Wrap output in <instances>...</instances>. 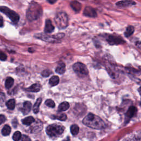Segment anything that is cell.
Returning <instances> with one entry per match:
<instances>
[{
    "mask_svg": "<svg viewBox=\"0 0 141 141\" xmlns=\"http://www.w3.org/2000/svg\"><path fill=\"white\" fill-rule=\"evenodd\" d=\"M21 140H30V139L27 136H23V137H22Z\"/></svg>",
    "mask_w": 141,
    "mask_h": 141,
    "instance_id": "35",
    "label": "cell"
},
{
    "mask_svg": "<svg viewBox=\"0 0 141 141\" xmlns=\"http://www.w3.org/2000/svg\"><path fill=\"white\" fill-rule=\"evenodd\" d=\"M43 13V8L37 2H31L27 11V18L30 22L38 20Z\"/></svg>",
    "mask_w": 141,
    "mask_h": 141,
    "instance_id": "2",
    "label": "cell"
},
{
    "mask_svg": "<svg viewBox=\"0 0 141 141\" xmlns=\"http://www.w3.org/2000/svg\"><path fill=\"white\" fill-rule=\"evenodd\" d=\"M14 79L11 77H8L6 80L5 82V86L7 89L11 88L12 85H13Z\"/></svg>",
    "mask_w": 141,
    "mask_h": 141,
    "instance_id": "23",
    "label": "cell"
},
{
    "mask_svg": "<svg viewBox=\"0 0 141 141\" xmlns=\"http://www.w3.org/2000/svg\"><path fill=\"white\" fill-rule=\"evenodd\" d=\"M66 66L63 62L60 63L56 68V72L59 75H62L65 72Z\"/></svg>",
    "mask_w": 141,
    "mask_h": 141,
    "instance_id": "16",
    "label": "cell"
},
{
    "mask_svg": "<svg viewBox=\"0 0 141 141\" xmlns=\"http://www.w3.org/2000/svg\"><path fill=\"white\" fill-rule=\"evenodd\" d=\"M64 127L59 124L50 125L46 128V133L51 137H57L61 135L64 131Z\"/></svg>",
    "mask_w": 141,
    "mask_h": 141,
    "instance_id": "3",
    "label": "cell"
},
{
    "mask_svg": "<svg viewBox=\"0 0 141 141\" xmlns=\"http://www.w3.org/2000/svg\"><path fill=\"white\" fill-rule=\"evenodd\" d=\"M107 41L111 45H117L124 43V41L120 37L112 35H109L107 37Z\"/></svg>",
    "mask_w": 141,
    "mask_h": 141,
    "instance_id": "8",
    "label": "cell"
},
{
    "mask_svg": "<svg viewBox=\"0 0 141 141\" xmlns=\"http://www.w3.org/2000/svg\"><path fill=\"white\" fill-rule=\"evenodd\" d=\"M46 1L50 4H54L57 2V0H46Z\"/></svg>",
    "mask_w": 141,
    "mask_h": 141,
    "instance_id": "36",
    "label": "cell"
},
{
    "mask_svg": "<svg viewBox=\"0 0 141 141\" xmlns=\"http://www.w3.org/2000/svg\"><path fill=\"white\" fill-rule=\"evenodd\" d=\"M6 117L4 115H0V125L4 124L6 121Z\"/></svg>",
    "mask_w": 141,
    "mask_h": 141,
    "instance_id": "33",
    "label": "cell"
},
{
    "mask_svg": "<svg viewBox=\"0 0 141 141\" xmlns=\"http://www.w3.org/2000/svg\"><path fill=\"white\" fill-rule=\"evenodd\" d=\"M34 121H35L34 118L32 116L27 117L22 120V123H23L24 125H28V126L30 125L33 124Z\"/></svg>",
    "mask_w": 141,
    "mask_h": 141,
    "instance_id": "20",
    "label": "cell"
},
{
    "mask_svg": "<svg viewBox=\"0 0 141 141\" xmlns=\"http://www.w3.org/2000/svg\"><path fill=\"white\" fill-rule=\"evenodd\" d=\"M55 22L56 26L59 29L66 28L68 24V18L65 12H61L57 13L55 17Z\"/></svg>",
    "mask_w": 141,
    "mask_h": 141,
    "instance_id": "4",
    "label": "cell"
},
{
    "mask_svg": "<svg viewBox=\"0 0 141 141\" xmlns=\"http://www.w3.org/2000/svg\"><path fill=\"white\" fill-rule=\"evenodd\" d=\"M79 128L77 125H73L70 126V132L73 136H76L79 133Z\"/></svg>",
    "mask_w": 141,
    "mask_h": 141,
    "instance_id": "25",
    "label": "cell"
},
{
    "mask_svg": "<svg viewBox=\"0 0 141 141\" xmlns=\"http://www.w3.org/2000/svg\"><path fill=\"white\" fill-rule=\"evenodd\" d=\"M127 71L132 73V74H137V75H140L141 73V70H138L136 69H134L132 67H128L127 68Z\"/></svg>",
    "mask_w": 141,
    "mask_h": 141,
    "instance_id": "26",
    "label": "cell"
},
{
    "mask_svg": "<svg viewBox=\"0 0 141 141\" xmlns=\"http://www.w3.org/2000/svg\"><path fill=\"white\" fill-rule=\"evenodd\" d=\"M11 131V129L10 126L6 125H5L4 127V128H3V129L2 130V134L5 136H8L9 134H10Z\"/></svg>",
    "mask_w": 141,
    "mask_h": 141,
    "instance_id": "24",
    "label": "cell"
},
{
    "mask_svg": "<svg viewBox=\"0 0 141 141\" xmlns=\"http://www.w3.org/2000/svg\"><path fill=\"white\" fill-rule=\"evenodd\" d=\"M41 101H42V99H41V98H38L37 100V101L35 102V104L34 105L33 111H34V113L35 114H37V113H39L40 105L41 104Z\"/></svg>",
    "mask_w": 141,
    "mask_h": 141,
    "instance_id": "18",
    "label": "cell"
},
{
    "mask_svg": "<svg viewBox=\"0 0 141 141\" xmlns=\"http://www.w3.org/2000/svg\"><path fill=\"white\" fill-rule=\"evenodd\" d=\"M41 86L39 83H35L26 89V91L30 92H38L40 91Z\"/></svg>",
    "mask_w": 141,
    "mask_h": 141,
    "instance_id": "15",
    "label": "cell"
},
{
    "mask_svg": "<svg viewBox=\"0 0 141 141\" xmlns=\"http://www.w3.org/2000/svg\"><path fill=\"white\" fill-rule=\"evenodd\" d=\"M59 81L60 79L59 77L56 76H54L50 79L49 84L51 86H54L58 84Z\"/></svg>",
    "mask_w": 141,
    "mask_h": 141,
    "instance_id": "17",
    "label": "cell"
},
{
    "mask_svg": "<svg viewBox=\"0 0 141 141\" xmlns=\"http://www.w3.org/2000/svg\"><path fill=\"white\" fill-rule=\"evenodd\" d=\"M21 138H22V134L20 131H17V132H15L14 133L13 136V139L15 141L21 140Z\"/></svg>",
    "mask_w": 141,
    "mask_h": 141,
    "instance_id": "27",
    "label": "cell"
},
{
    "mask_svg": "<svg viewBox=\"0 0 141 141\" xmlns=\"http://www.w3.org/2000/svg\"><path fill=\"white\" fill-rule=\"evenodd\" d=\"M83 14L86 17H91V18H95L97 17V13L95 9L90 6H86L84 8Z\"/></svg>",
    "mask_w": 141,
    "mask_h": 141,
    "instance_id": "9",
    "label": "cell"
},
{
    "mask_svg": "<svg viewBox=\"0 0 141 141\" xmlns=\"http://www.w3.org/2000/svg\"><path fill=\"white\" fill-rule=\"evenodd\" d=\"M7 59V56L3 52H0V60L5 61Z\"/></svg>",
    "mask_w": 141,
    "mask_h": 141,
    "instance_id": "32",
    "label": "cell"
},
{
    "mask_svg": "<svg viewBox=\"0 0 141 141\" xmlns=\"http://www.w3.org/2000/svg\"><path fill=\"white\" fill-rule=\"evenodd\" d=\"M6 106L9 110H13L15 106V101L14 99H9L6 102Z\"/></svg>",
    "mask_w": 141,
    "mask_h": 141,
    "instance_id": "22",
    "label": "cell"
},
{
    "mask_svg": "<svg viewBox=\"0 0 141 141\" xmlns=\"http://www.w3.org/2000/svg\"><path fill=\"white\" fill-rule=\"evenodd\" d=\"M54 118L61 121H65L67 119V115L65 114H61L57 116H55Z\"/></svg>",
    "mask_w": 141,
    "mask_h": 141,
    "instance_id": "28",
    "label": "cell"
},
{
    "mask_svg": "<svg viewBox=\"0 0 141 141\" xmlns=\"http://www.w3.org/2000/svg\"><path fill=\"white\" fill-rule=\"evenodd\" d=\"M138 92H139V94H140V95L141 96V86L140 87H139V88H138Z\"/></svg>",
    "mask_w": 141,
    "mask_h": 141,
    "instance_id": "38",
    "label": "cell"
},
{
    "mask_svg": "<svg viewBox=\"0 0 141 141\" xmlns=\"http://www.w3.org/2000/svg\"><path fill=\"white\" fill-rule=\"evenodd\" d=\"M45 104L48 107L52 108L55 107V102H54V101L52 100H51V99H47V100H46L45 101Z\"/></svg>",
    "mask_w": 141,
    "mask_h": 141,
    "instance_id": "30",
    "label": "cell"
},
{
    "mask_svg": "<svg viewBox=\"0 0 141 141\" xmlns=\"http://www.w3.org/2000/svg\"><path fill=\"white\" fill-rule=\"evenodd\" d=\"M136 5V2L132 0H122L116 2V6L119 8H127Z\"/></svg>",
    "mask_w": 141,
    "mask_h": 141,
    "instance_id": "7",
    "label": "cell"
},
{
    "mask_svg": "<svg viewBox=\"0 0 141 141\" xmlns=\"http://www.w3.org/2000/svg\"><path fill=\"white\" fill-rule=\"evenodd\" d=\"M137 111V108L134 106H132L129 108L125 115V123L129 122L131 118L136 115Z\"/></svg>",
    "mask_w": 141,
    "mask_h": 141,
    "instance_id": "10",
    "label": "cell"
},
{
    "mask_svg": "<svg viewBox=\"0 0 141 141\" xmlns=\"http://www.w3.org/2000/svg\"><path fill=\"white\" fill-rule=\"evenodd\" d=\"M134 31V28L132 26V25H129V27H127L126 31H125V36L126 37H130L132 35Z\"/></svg>",
    "mask_w": 141,
    "mask_h": 141,
    "instance_id": "19",
    "label": "cell"
},
{
    "mask_svg": "<svg viewBox=\"0 0 141 141\" xmlns=\"http://www.w3.org/2000/svg\"><path fill=\"white\" fill-rule=\"evenodd\" d=\"M36 37L37 38H39V39H40L43 40L44 41H49V42H52V40H55V37H51L49 36V35H46L45 34H39L38 35H36Z\"/></svg>",
    "mask_w": 141,
    "mask_h": 141,
    "instance_id": "12",
    "label": "cell"
},
{
    "mask_svg": "<svg viewBox=\"0 0 141 141\" xmlns=\"http://www.w3.org/2000/svg\"><path fill=\"white\" fill-rule=\"evenodd\" d=\"M83 123L86 126L95 130H102L106 128L105 122L100 117L92 113L86 115L83 120Z\"/></svg>",
    "mask_w": 141,
    "mask_h": 141,
    "instance_id": "1",
    "label": "cell"
},
{
    "mask_svg": "<svg viewBox=\"0 0 141 141\" xmlns=\"http://www.w3.org/2000/svg\"><path fill=\"white\" fill-rule=\"evenodd\" d=\"M69 107V105L68 104V102L65 101L60 104L58 108V110L59 111H66L67 109H68Z\"/></svg>",
    "mask_w": 141,
    "mask_h": 141,
    "instance_id": "21",
    "label": "cell"
},
{
    "mask_svg": "<svg viewBox=\"0 0 141 141\" xmlns=\"http://www.w3.org/2000/svg\"><path fill=\"white\" fill-rule=\"evenodd\" d=\"M6 100V97L4 93H0V107H2L4 105Z\"/></svg>",
    "mask_w": 141,
    "mask_h": 141,
    "instance_id": "29",
    "label": "cell"
},
{
    "mask_svg": "<svg viewBox=\"0 0 141 141\" xmlns=\"http://www.w3.org/2000/svg\"><path fill=\"white\" fill-rule=\"evenodd\" d=\"M31 103L30 101H25L23 104V107L22 109V111L24 115H27L29 113L31 108Z\"/></svg>",
    "mask_w": 141,
    "mask_h": 141,
    "instance_id": "14",
    "label": "cell"
},
{
    "mask_svg": "<svg viewBox=\"0 0 141 141\" xmlns=\"http://www.w3.org/2000/svg\"><path fill=\"white\" fill-rule=\"evenodd\" d=\"M55 29V27L53 25L52 22L50 20H47L45 22V26L44 31L46 33H50Z\"/></svg>",
    "mask_w": 141,
    "mask_h": 141,
    "instance_id": "11",
    "label": "cell"
},
{
    "mask_svg": "<svg viewBox=\"0 0 141 141\" xmlns=\"http://www.w3.org/2000/svg\"><path fill=\"white\" fill-rule=\"evenodd\" d=\"M51 73L52 72L49 69H45L41 73V75H42L44 77H49Z\"/></svg>",
    "mask_w": 141,
    "mask_h": 141,
    "instance_id": "31",
    "label": "cell"
},
{
    "mask_svg": "<svg viewBox=\"0 0 141 141\" xmlns=\"http://www.w3.org/2000/svg\"><path fill=\"white\" fill-rule=\"evenodd\" d=\"M73 69L74 71L79 76L83 77L88 75V69L84 64L81 62L75 63L73 66Z\"/></svg>",
    "mask_w": 141,
    "mask_h": 141,
    "instance_id": "6",
    "label": "cell"
},
{
    "mask_svg": "<svg viewBox=\"0 0 141 141\" xmlns=\"http://www.w3.org/2000/svg\"><path fill=\"white\" fill-rule=\"evenodd\" d=\"M134 139L137 140H141V133L138 134L136 136L134 137Z\"/></svg>",
    "mask_w": 141,
    "mask_h": 141,
    "instance_id": "34",
    "label": "cell"
},
{
    "mask_svg": "<svg viewBox=\"0 0 141 141\" xmlns=\"http://www.w3.org/2000/svg\"><path fill=\"white\" fill-rule=\"evenodd\" d=\"M70 7L73 9V10L76 12H79L81 10L82 5L80 2L77 1H73L70 2Z\"/></svg>",
    "mask_w": 141,
    "mask_h": 141,
    "instance_id": "13",
    "label": "cell"
},
{
    "mask_svg": "<svg viewBox=\"0 0 141 141\" xmlns=\"http://www.w3.org/2000/svg\"><path fill=\"white\" fill-rule=\"evenodd\" d=\"M4 25V22H3L2 19L0 18V27H2Z\"/></svg>",
    "mask_w": 141,
    "mask_h": 141,
    "instance_id": "37",
    "label": "cell"
},
{
    "mask_svg": "<svg viewBox=\"0 0 141 141\" xmlns=\"http://www.w3.org/2000/svg\"><path fill=\"white\" fill-rule=\"evenodd\" d=\"M0 12L6 15L10 20L14 23H17L20 20V16L14 12L6 6H0Z\"/></svg>",
    "mask_w": 141,
    "mask_h": 141,
    "instance_id": "5",
    "label": "cell"
}]
</instances>
